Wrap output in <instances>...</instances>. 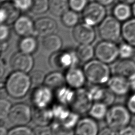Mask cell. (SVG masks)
<instances>
[{"instance_id":"6da1fadb","label":"cell","mask_w":135,"mask_h":135,"mask_svg":"<svg viewBox=\"0 0 135 135\" xmlns=\"http://www.w3.org/2000/svg\"><path fill=\"white\" fill-rule=\"evenodd\" d=\"M31 85L32 82L28 73L14 71L5 81V89L11 97L21 99L27 94Z\"/></svg>"},{"instance_id":"7a4b0ae2","label":"cell","mask_w":135,"mask_h":135,"mask_svg":"<svg viewBox=\"0 0 135 135\" xmlns=\"http://www.w3.org/2000/svg\"><path fill=\"white\" fill-rule=\"evenodd\" d=\"M83 70L86 80L94 85L107 83L111 76L108 64L98 59H92L85 63Z\"/></svg>"},{"instance_id":"3957f363","label":"cell","mask_w":135,"mask_h":135,"mask_svg":"<svg viewBox=\"0 0 135 135\" xmlns=\"http://www.w3.org/2000/svg\"><path fill=\"white\" fill-rule=\"evenodd\" d=\"M131 114L126 105L113 104L108 109L105 117L106 124L118 133L121 129L130 124Z\"/></svg>"},{"instance_id":"277c9868","label":"cell","mask_w":135,"mask_h":135,"mask_svg":"<svg viewBox=\"0 0 135 135\" xmlns=\"http://www.w3.org/2000/svg\"><path fill=\"white\" fill-rule=\"evenodd\" d=\"M98 32L103 40L115 42L121 36V22L113 15L107 16L99 25Z\"/></svg>"},{"instance_id":"5b68a950","label":"cell","mask_w":135,"mask_h":135,"mask_svg":"<svg viewBox=\"0 0 135 135\" xmlns=\"http://www.w3.org/2000/svg\"><path fill=\"white\" fill-rule=\"evenodd\" d=\"M75 51L65 50L53 53L50 58V64L53 68L69 69L76 66L79 62Z\"/></svg>"},{"instance_id":"8992f818","label":"cell","mask_w":135,"mask_h":135,"mask_svg":"<svg viewBox=\"0 0 135 135\" xmlns=\"http://www.w3.org/2000/svg\"><path fill=\"white\" fill-rule=\"evenodd\" d=\"M94 49L97 59L106 64L114 63L119 57V46L115 42L103 40Z\"/></svg>"},{"instance_id":"52a82bcc","label":"cell","mask_w":135,"mask_h":135,"mask_svg":"<svg viewBox=\"0 0 135 135\" xmlns=\"http://www.w3.org/2000/svg\"><path fill=\"white\" fill-rule=\"evenodd\" d=\"M105 6L94 1L89 2L82 11L84 22L91 26L98 25L107 16Z\"/></svg>"},{"instance_id":"ba28073f","label":"cell","mask_w":135,"mask_h":135,"mask_svg":"<svg viewBox=\"0 0 135 135\" xmlns=\"http://www.w3.org/2000/svg\"><path fill=\"white\" fill-rule=\"evenodd\" d=\"M93 102L88 89L81 88L75 89L73 99L69 106L72 111L81 114L89 112Z\"/></svg>"},{"instance_id":"9c48e42d","label":"cell","mask_w":135,"mask_h":135,"mask_svg":"<svg viewBox=\"0 0 135 135\" xmlns=\"http://www.w3.org/2000/svg\"><path fill=\"white\" fill-rule=\"evenodd\" d=\"M8 120L13 125H26L32 119V111L26 103H18L12 106Z\"/></svg>"},{"instance_id":"30bf717a","label":"cell","mask_w":135,"mask_h":135,"mask_svg":"<svg viewBox=\"0 0 135 135\" xmlns=\"http://www.w3.org/2000/svg\"><path fill=\"white\" fill-rule=\"evenodd\" d=\"M52 89L45 85L36 86L33 90L31 100L35 108H47L53 100Z\"/></svg>"},{"instance_id":"8fae6325","label":"cell","mask_w":135,"mask_h":135,"mask_svg":"<svg viewBox=\"0 0 135 135\" xmlns=\"http://www.w3.org/2000/svg\"><path fill=\"white\" fill-rule=\"evenodd\" d=\"M9 65L14 71L28 73L32 71L34 65V61L31 54L20 51L11 56Z\"/></svg>"},{"instance_id":"7c38bea8","label":"cell","mask_w":135,"mask_h":135,"mask_svg":"<svg viewBox=\"0 0 135 135\" xmlns=\"http://www.w3.org/2000/svg\"><path fill=\"white\" fill-rule=\"evenodd\" d=\"M72 36L80 44H91L95 38L96 33L93 26L83 22L74 27Z\"/></svg>"},{"instance_id":"4fadbf2b","label":"cell","mask_w":135,"mask_h":135,"mask_svg":"<svg viewBox=\"0 0 135 135\" xmlns=\"http://www.w3.org/2000/svg\"><path fill=\"white\" fill-rule=\"evenodd\" d=\"M13 29L21 37L32 35L35 33V22L27 15H20L13 23Z\"/></svg>"},{"instance_id":"5bb4252c","label":"cell","mask_w":135,"mask_h":135,"mask_svg":"<svg viewBox=\"0 0 135 135\" xmlns=\"http://www.w3.org/2000/svg\"><path fill=\"white\" fill-rule=\"evenodd\" d=\"M107 84V86L118 96L126 95L131 91L129 80L119 75L114 74L111 76Z\"/></svg>"},{"instance_id":"9a60e30c","label":"cell","mask_w":135,"mask_h":135,"mask_svg":"<svg viewBox=\"0 0 135 135\" xmlns=\"http://www.w3.org/2000/svg\"><path fill=\"white\" fill-rule=\"evenodd\" d=\"M57 30V23L51 17H42L35 21V33L43 37L55 33Z\"/></svg>"},{"instance_id":"2e32d148","label":"cell","mask_w":135,"mask_h":135,"mask_svg":"<svg viewBox=\"0 0 135 135\" xmlns=\"http://www.w3.org/2000/svg\"><path fill=\"white\" fill-rule=\"evenodd\" d=\"M65 78L68 85L73 89L82 88L86 80L83 70L76 66L68 69Z\"/></svg>"},{"instance_id":"e0dca14e","label":"cell","mask_w":135,"mask_h":135,"mask_svg":"<svg viewBox=\"0 0 135 135\" xmlns=\"http://www.w3.org/2000/svg\"><path fill=\"white\" fill-rule=\"evenodd\" d=\"M74 131V133L79 135H97L99 129L96 120L90 117L80 119Z\"/></svg>"},{"instance_id":"ac0fdd59","label":"cell","mask_w":135,"mask_h":135,"mask_svg":"<svg viewBox=\"0 0 135 135\" xmlns=\"http://www.w3.org/2000/svg\"><path fill=\"white\" fill-rule=\"evenodd\" d=\"M0 12L1 24L13 23L20 15L21 12L11 2L5 1L1 3Z\"/></svg>"},{"instance_id":"d6986e66","label":"cell","mask_w":135,"mask_h":135,"mask_svg":"<svg viewBox=\"0 0 135 135\" xmlns=\"http://www.w3.org/2000/svg\"><path fill=\"white\" fill-rule=\"evenodd\" d=\"M54 119L51 108H35L32 111V119L34 123L39 127H47L51 124Z\"/></svg>"},{"instance_id":"ffe728a7","label":"cell","mask_w":135,"mask_h":135,"mask_svg":"<svg viewBox=\"0 0 135 135\" xmlns=\"http://www.w3.org/2000/svg\"><path fill=\"white\" fill-rule=\"evenodd\" d=\"M113 71L115 74L130 80L135 76V61L132 59H121L114 65Z\"/></svg>"},{"instance_id":"44dd1931","label":"cell","mask_w":135,"mask_h":135,"mask_svg":"<svg viewBox=\"0 0 135 135\" xmlns=\"http://www.w3.org/2000/svg\"><path fill=\"white\" fill-rule=\"evenodd\" d=\"M66 84L65 75L59 71L51 72L45 76L43 84L52 90H57Z\"/></svg>"},{"instance_id":"7402d4cb","label":"cell","mask_w":135,"mask_h":135,"mask_svg":"<svg viewBox=\"0 0 135 135\" xmlns=\"http://www.w3.org/2000/svg\"><path fill=\"white\" fill-rule=\"evenodd\" d=\"M112 15L121 22L128 20L133 16L131 5L120 2L114 6Z\"/></svg>"},{"instance_id":"603a6c76","label":"cell","mask_w":135,"mask_h":135,"mask_svg":"<svg viewBox=\"0 0 135 135\" xmlns=\"http://www.w3.org/2000/svg\"><path fill=\"white\" fill-rule=\"evenodd\" d=\"M121 36L123 40L135 47V17L130 18L122 24Z\"/></svg>"},{"instance_id":"cb8c5ba5","label":"cell","mask_w":135,"mask_h":135,"mask_svg":"<svg viewBox=\"0 0 135 135\" xmlns=\"http://www.w3.org/2000/svg\"><path fill=\"white\" fill-rule=\"evenodd\" d=\"M42 44L46 51L53 53L60 51L63 42L60 36L54 33L43 37Z\"/></svg>"},{"instance_id":"d4e9b609","label":"cell","mask_w":135,"mask_h":135,"mask_svg":"<svg viewBox=\"0 0 135 135\" xmlns=\"http://www.w3.org/2000/svg\"><path fill=\"white\" fill-rule=\"evenodd\" d=\"M75 93V89L64 85L55 90V97L57 101L65 105H70Z\"/></svg>"},{"instance_id":"484cf974","label":"cell","mask_w":135,"mask_h":135,"mask_svg":"<svg viewBox=\"0 0 135 135\" xmlns=\"http://www.w3.org/2000/svg\"><path fill=\"white\" fill-rule=\"evenodd\" d=\"M75 52L79 61L85 63L92 60L95 55V49L91 44H80Z\"/></svg>"},{"instance_id":"4316f807","label":"cell","mask_w":135,"mask_h":135,"mask_svg":"<svg viewBox=\"0 0 135 135\" xmlns=\"http://www.w3.org/2000/svg\"><path fill=\"white\" fill-rule=\"evenodd\" d=\"M37 48V41L32 35L22 37L18 43V49L20 51L32 54Z\"/></svg>"},{"instance_id":"83f0119b","label":"cell","mask_w":135,"mask_h":135,"mask_svg":"<svg viewBox=\"0 0 135 135\" xmlns=\"http://www.w3.org/2000/svg\"><path fill=\"white\" fill-rule=\"evenodd\" d=\"M70 9L69 0H49V11L56 16H61Z\"/></svg>"},{"instance_id":"f1b7e54d","label":"cell","mask_w":135,"mask_h":135,"mask_svg":"<svg viewBox=\"0 0 135 135\" xmlns=\"http://www.w3.org/2000/svg\"><path fill=\"white\" fill-rule=\"evenodd\" d=\"M108 110V106L104 103L101 102H95L92 104L88 113L92 118L100 120L105 119Z\"/></svg>"},{"instance_id":"f546056e","label":"cell","mask_w":135,"mask_h":135,"mask_svg":"<svg viewBox=\"0 0 135 135\" xmlns=\"http://www.w3.org/2000/svg\"><path fill=\"white\" fill-rule=\"evenodd\" d=\"M62 24L68 27H74L79 24V16L78 13L72 10L68 9L61 16Z\"/></svg>"},{"instance_id":"4dcf8cb0","label":"cell","mask_w":135,"mask_h":135,"mask_svg":"<svg viewBox=\"0 0 135 135\" xmlns=\"http://www.w3.org/2000/svg\"><path fill=\"white\" fill-rule=\"evenodd\" d=\"M66 106L60 103L53 105L51 109L55 120L61 121L68 116L71 111Z\"/></svg>"},{"instance_id":"1f68e13d","label":"cell","mask_w":135,"mask_h":135,"mask_svg":"<svg viewBox=\"0 0 135 135\" xmlns=\"http://www.w3.org/2000/svg\"><path fill=\"white\" fill-rule=\"evenodd\" d=\"M119 57L121 59H132L135 55V47L130 44L124 42L119 45Z\"/></svg>"},{"instance_id":"d6a6232c","label":"cell","mask_w":135,"mask_h":135,"mask_svg":"<svg viewBox=\"0 0 135 135\" xmlns=\"http://www.w3.org/2000/svg\"><path fill=\"white\" fill-rule=\"evenodd\" d=\"M49 0H33L30 11L35 14H42L49 11Z\"/></svg>"},{"instance_id":"836d02e7","label":"cell","mask_w":135,"mask_h":135,"mask_svg":"<svg viewBox=\"0 0 135 135\" xmlns=\"http://www.w3.org/2000/svg\"><path fill=\"white\" fill-rule=\"evenodd\" d=\"M79 120L80 114L75 112L71 111L68 116L64 120L60 122L66 129L72 130V128L75 127Z\"/></svg>"},{"instance_id":"e575fe53","label":"cell","mask_w":135,"mask_h":135,"mask_svg":"<svg viewBox=\"0 0 135 135\" xmlns=\"http://www.w3.org/2000/svg\"><path fill=\"white\" fill-rule=\"evenodd\" d=\"M34 131L26 125L16 126L8 130L9 135H33Z\"/></svg>"},{"instance_id":"d590c367","label":"cell","mask_w":135,"mask_h":135,"mask_svg":"<svg viewBox=\"0 0 135 135\" xmlns=\"http://www.w3.org/2000/svg\"><path fill=\"white\" fill-rule=\"evenodd\" d=\"M50 129L52 134H69L73 133L72 130L66 129L59 121L56 120H55V121H52V122L51 123Z\"/></svg>"},{"instance_id":"8d00e7d4","label":"cell","mask_w":135,"mask_h":135,"mask_svg":"<svg viewBox=\"0 0 135 135\" xmlns=\"http://www.w3.org/2000/svg\"><path fill=\"white\" fill-rule=\"evenodd\" d=\"M32 85L34 84L36 86L41 85L44 83L45 78L44 73L39 70H36L33 71H31L29 74Z\"/></svg>"},{"instance_id":"74e56055","label":"cell","mask_w":135,"mask_h":135,"mask_svg":"<svg viewBox=\"0 0 135 135\" xmlns=\"http://www.w3.org/2000/svg\"><path fill=\"white\" fill-rule=\"evenodd\" d=\"M105 88L101 86V85H94L88 89L93 100L95 102H100L104 91Z\"/></svg>"},{"instance_id":"f35d334b","label":"cell","mask_w":135,"mask_h":135,"mask_svg":"<svg viewBox=\"0 0 135 135\" xmlns=\"http://www.w3.org/2000/svg\"><path fill=\"white\" fill-rule=\"evenodd\" d=\"M12 104L10 101L6 99L1 98L0 100V119L1 120L7 118Z\"/></svg>"},{"instance_id":"ab89813d","label":"cell","mask_w":135,"mask_h":135,"mask_svg":"<svg viewBox=\"0 0 135 135\" xmlns=\"http://www.w3.org/2000/svg\"><path fill=\"white\" fill-rule=\"evenodd\" d=\"M89 3L88 0H69L70 9L78 13L82 12Z\"/></svg>"},{"instance_id":"60d3db41","label":"cell","mask_w":135,"mask_h":135,"mask_svg":"<svg viewBox=\"0 0 135 135\" xmlns=\"http://www.w3.org/2000/svg\"><path fill=\"white\" fill-rule=\"evenodd\" d=\"M116 95L108 88H105L103 97L100 102L104 103L108 107L111 106L115 100Z\"/></svg>"},{"instance_id":"b9f144b4","label":"cell","mask_w":135,"mask_h":135,"mask_svg":"<svg viewBox=\"0 0 135 135\" xmlns=\"http://www.w3.org/2000/svg\"><path fill=\"white\" fill-rule=\"evenodd\" d=\"M33 0H12L15 6L21 12L31 9Z\"/></svg>"},{"instance_id":"7bdbcfd3","label":"cell","mask_w":135,"mask_h":135,"mask_svg":"<svg viewBox=\"0 0 135 135\" xmlns=\"http://www.w3.org/2000/svg\"><path fill=\"white\" fill-rule=\"evenodd\" d=\"M126 105L132 114H135V92H132L127 98Z\"/></svg>"},{"instance_id":"ee69618b","label":"cell","mask_w":135,"mask_h":135,"mask_svg":"<svg viewBox=\"0 0 135 135\" xmlns=\"http://www.w3.org/2000/svg\"><path fill=\"white\" fill-rule=\"evenodd\" d=\"M10 34V29L7 24L2 23L0 28V39L1 41H6Z\"/></svg>"},{"instance_id":"f6af8a7d","label":"cell","mask_w":135,"mask_h":135,"mask_svg":"<svg viewBox=\"0 0 135 135\" xmlns=\"http://www.w3.org/2000/svg\"><path fill=\"white\" fill-rule=\"evenodd\" d=\"M118 134L120 135H135V128L131 125L129 124L121 129L118 132Z\"/></svg>"},{"instance_id":"bcb514c9","label":"cell","mask_w":135,"mask_h":135,"mask_svg":"<svg viewBox=\"0 0 135 135\" xmlns=\"http://www.w3.org/2000/svg\"><path fill=\"white\" fill-rule=\"evenodd\" d=\"M98 134H102V135H115V134H118V133L110 128L109 127L107 126V127H104L103 129H102L101 130H99Z\"/></svg>"},{"instance_id":"7dc6e473","label":"cell","mask_w":135,"mask_h":135,"mask_svg":"<svg viewBox=\"0 0 135 135\" xmlns=\"http://www.w3.org/2000/svg\"><path fill=\"white\" fill-rule=\"evenodd\" d=\"M94 1L101 4L102 5L105 6H107L112 4L114 2L115 0H94Z\"/></svg>"},{"instance_id":"c3c4849f","label":"cell","mask_w":135,"mask_h":135,"mask_svg":"<svg viewBox=\"0 0 135 135\" xmlns=\"http://www.w3.org/2000/svg\"><path fill=\"white\" fill-rule=\"evenodd\" d=\"M129 80L130 82L131 91L132 92H135V76Z\"/></svg>"},{"instance_id":"681fc988","label":"cell","mask_w":135,"mask_h":135,"mask_svg":"<svg viewBox=\"0 0 135 135\" xmlns=\"http://www.w3.org/2000/svg\"><path fill=\"white\" fill-rule=\"evenodd\" d=\"M8 43L6 42V41H1V52H4L8 48Z\"/></svg>"},{"instance_id":"f907efd6","label":"cell","mask_w":135,"mask_h":135,"mask_svg":"<svg viewBox=\"0 0 135 135\" xmlns=\"http://www.w3.org/2000/svg\"><path fill=\"white\" fill-rule=\"evenodd\" d=\"M8 130H7L4 127L1 126L0 127V135H6L8 134Z\"/></svg>"},{"instance_id":"816d5d0a","label":"cell","mask_w":135,"mask_h":135,"mask_svg":"<svg viewBox=\"0 0 135 135\" xmlns=\"http://www.w3.org/2000/svg\"><path fill=\"white\" fill-rule=\"evenodd\" d=\"M119 2H123L124 3H127L130 5H132L135 2V0H119Z\"/></svg>"},{"instance_id":"f5cc1de1","label":"cell","mask_w":135,"mask_h":135,"mask_svg":"<svg viewBox=\"0 0 135 135\" xmlns=\"http://www.w3.org/2000/svg\"><path fill=\"white\" fill-rule=\"evenodd\" d=\"M130 124H131L135 128V114H133V115L132 116Z\"/></svg>"},{"instance_id":"db71d44e","label":"cell","mask_w":135,"mask_h":135,"mask_svg":"<svg viewBox=\"0 0 135 135\" xmlns=\"http://www.w3.org/2000/svg\"><path fill=\"white\" fill-rule=\"evenodd\" d=\"M131 7H132V15L135 17V2L131 5Z\"/></svg>"},{"instance_id":"11a10c76","label":"cell","mask_w":135,"mask_h":135,"mask_svg":"<svg viewBox=\"0 0 135 135\" xmlns=\"http://www.w3.org/2000/svg\"><path fill=\"white\" fill-rule=\"evenodd\" d=\"M7 0H1V3H2V2H5V1H6Z\"/></svg>"}]
</instances>
